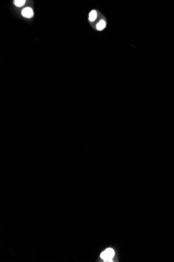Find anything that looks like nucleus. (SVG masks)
I'll return each instance as SVG.
<instances>
[{
	"mask_svg": "<svg viewBox=\"0 0 174 262\" xmlns=\"http://www.w3.org/2000/svg\"><path fill=\"white\" fill-rule=\"evenodd\" d=\"M114 255V250L112 248H107L101 253L100 257L104 261H113Z\"/></svg>",
	"mask_w": 174,
	"mask_h": 262,
	"instance_id": "1",
	"label": "nucleus"
},
{
	"mask_svg": "<svg viewBox=\"0 0 174 262\" xmlns=\"http://www.w3.org/2000/svg\"><path fill=\"white\" fill-rule=\"evenodd\" d=\"M21 15L26 18H29L34 16V12L31 8L27 7L22 10Z\"/></svg>",
	"mask_w": 174,
	"mask_h": 262,
	"instance_id": "2",
	"label": "nucleus"
},
{
	"mask_svg": "<svg viewBox=\"0 0 174 262\" xmlns=\"http://www.w3.org/2000/svg\"><path fill=\"white\" fill-rule=\"evenodd\" d=\"M106 26V22L103 19H101L100 22L97 25V29L98 30H102L103 29L105 28Z\"/></svg>",
	"mask_w": 174,
	"mask_h": 262,
	"instance_id": "3",
	"label": "nucleus"
},
{
	"mask_svg": "<svg viewBox=\"0 0 174 262\" xmlns=\"http://www.w3.org/2000/svg\"><path fill=\"white\" fill-rule=\"evenodd\" d=\"M97 17V13L95 10H92L89 13V20L91 22H93L96 20Z\"/></svg>",
	"mask_w": 174,
	"mask_h": 262,
	"instance_id": "4",
	"label": "nucleus"
},
{
	"mask_svg": "<svg viewBox=\"0 0 174 262\" xmlns=\"http://www.w3.org/2000/svg\"><path fill=\"white\" fill-rule=\"evenodd\" d=\"M25 0H16L14 1V4L17 7H21L25 4Z\"/></svg>",
	"mask_w": 174,
	"mask_h": 262,
	"instance_id": "5",
	"label": "nucleus"
}]
</instances>
